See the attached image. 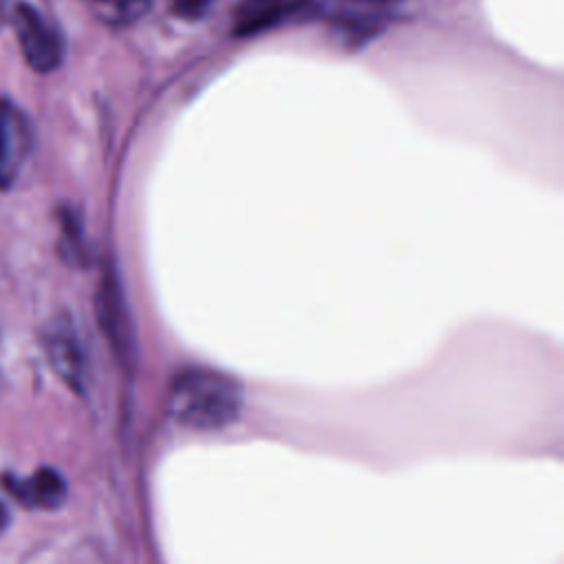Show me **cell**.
I'll return each instance as SVG.
<instances>
[{"label": "cell", "instance_id": "277c9868", "mask_svg": "<svg viewBox=\"0 0 564 564\" xmlns=\"http://www.w3.org/2000/svg\"><path fill=\"white\" fill-rule=\"evenodd\" d=\"M44 348L55 375L73 390H82L84 383V352L77 333L66 315L55 317L46 326Z\"/></svg>", "mask_w": 564, "mask_h": 564}, {"label": "cell", "instance_id": "5b68a950", "mask_svg": "<svg viewBox=\"0 0 564 564\" xmlns=\"http://www.w3.org/2000/svg\"><path fill=\"white\" fill-rule=\"evenodd\" d=\"M29 152V126L22 112L0 101V187H9Z\"/></svg>", "mask_w": 564, "mask_h": 564}, {"label": "cell", "instance_id": "6da1fadb", "mask_svg": "<svg viewBox=\"0 0 564 564\" xmlns=\"http://www.w3.org/2000/svg\"><path fill=\"white\" fill-rule=\"evenodd\" d=\"M242 405L240 388L218 372L187 370L172 381L167 410L174 421L192 430H220L229 425Z\"/></svg>", "mask_w": 564, "mask_h": 564}, {"label": "cell", "instance_id": "7a4b0ae2", "mask_svg": "<svg viewBox=\"0 0 564 564\" xmlns=\"http://www.w3.org/2000/svg\"><path fill=\"white\" fill-rule=\"evenodd\" d=\"M13 26L26 64L37 73H51L62 62V42L48 22L31 4H18Z\"/></svg>", "mask_w": 564, "mask_h": 564}, {"label": "cell", "instance_id": "30bf717a", "mask_svg": "<svg viewBox=\"0 0 564 564\" xmlns=\"http://www.w3.org/2000/svg\"><path fill=\"white\" fill-rule=\"evenodd\" d=\"M269 2H275V0H245L242 9H249V7H260V4H269Z\"/></svg>", "mask_w": 564, "mask_h": 564}, {"label": "cell", "instance_id": "3957f363", "mask_svg": "<svg viewBox=\"0 0 564 564\" xmlns=\"http://www.w3.org/2000/svg\"><path fill=\"white\" fill-rule=\"evenodd\" d=\"M95 311L99 326L104 335L108 337L110 346L121 359L130 357L132 346V328H130V317L126 308V300L121 293L119 280L112 275V271H106L101 275V282L97 286V297H95Z\"/></svg>", "mask_w": 564, "mask_h": 564}, {"label": "cell", "instance_id": "8992f818", "mask_svg": "<svg viewBox=\"0 0 564 564\" xmlns=\"http://www.w3.org/2000/svg\"><path fill=\"white\" fill-rule=\"evenodd\" d=\"M2 485L20 505H26V507L55 509L66 498V482L51 467L37 469L26 480H18L15 476H2Z\"/></svg>", "mask_w": 564, "mask_h": 564}, {"label": "cell", "instance_id": "ba28073f", "mask_svg": "<svg viewBox=\"0 0 564 564\" xmlns=\"http://www.w3.org/2000/svg\"><path fill=\"white\" fill-rule=\"evenodd\" d=\"M212 0H174V11L183 18H196L205 11Z\"/></svg>", "mask_w": 564, "mask_h": 564}, {"label": "cell", "instance_id": "9c48e42d", "mask_svg": "<svg viewBox=\"0 0 564 564\" xmlns=\"http://www.w3.org/2000/svg\"><path fill=\"white\" fill-rule=\"evenodd\" d=\"M9 522V513H7V507L0 502V529H4Z\"/></svg>", "mask_w": 564, "mask_h": 564}, {"label": "cell", "instance_id": "8fae6325", "mask_svg": "<svg viewBox=\"0 0 564 564\" xmlns=\"http://www.w3.org/2000/svg\"><path fill=\"white\" fill-rule=\"evenodd\" d=\"M352 2H361V4H388V2H399V0H352Z\"/></svg>", "mask_w": 564, "mask_h": 564}, {"label": "cell", "instance_id": "52a82bcc", "mask_svg": "<svg viewBox=\"0 0 564 564\" xmlns=\"http://www.w3.org/2000/svg\"><path fill=\"white\" fill-rule=\"evenodd\" d=\"M93 2L101 9L104 20L115 24H130L139 20L150 7V0H93Z\"/></svg>", "mask_w": 564, "mask_h": 564}, {"label": "cell", "instance_id": "7c38bea8", "mask_svg": "<svg viewBox=\"0 0 564 564\" xmlns=\"http://www.w3.org/2000/svg\"><path fill=\"white\" fill-rule=\"evenodd\" d=\"M0 13H2V0H0Z\"/></svg>", "mask_w": 564, "mask_h": 564}]
</instances>
